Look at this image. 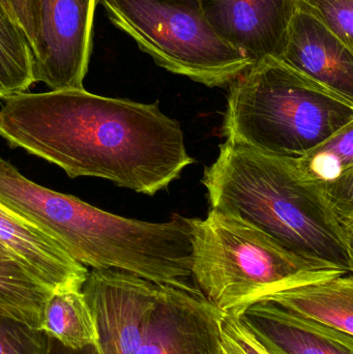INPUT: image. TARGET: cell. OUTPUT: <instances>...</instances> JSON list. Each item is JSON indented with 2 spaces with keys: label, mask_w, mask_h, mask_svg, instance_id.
<instances>
[{
  "label": "cell",
  "mask_w": 353,
  "mask_h": 354,
  "mask_svg": "<svg viewBox=\"0 0 353 354\" xmlns=\"http://www.w3.org/2000/svg\"><path fill=\"white\" fill-rule=\"evenodd\" d=\"M0 137L61 168L70 178L107 179L155 196L194 163L178 120L159 103L85 89L22 93L0 109Z\"/></svg>",
  "instance_id": "1"
},
{
  "label": "cell",
  "mask_w": 353,
  "mask_h": 354,
  "mask_svg": "<svg viewBox=\"0 0 353 354\" xmlns=\"http://www.w3.org/2000/svg\"><path fill=\"white\" fill-rule=\"evenodd\" d=\"M0 204L51 235L83 266L200 293L192 276L188 218L151 223L116 216L29 180L1 158Z\"/></svg>",
  "instance_id": "2"
},
{
  "label": "cell",
  "mask_w": 353,
  "mask_h": 354,
  "mask_svg": "<svg viewBox=\"0 0 353 354\" xmlns=\"http://www.w3.org/2000/svg\"><path fill=\"white\" fill-rule=\"evenodd\" d=\"M201 183L211 209L238 216L298 255L353 272V223L296 158L226 140Z\"/></svg>",
  "instance_id": "3"
},
{
  "label": "cell",
  "mask_w": 353,
  "mask_h": 354,
  "mask_svg": "<svg viewBox=\"0 0 353 354\" xmlns=\"http://www.w3.org/2000/svg\"><path fill=\"white\" fill-rule=\"evenodd\" d=\"M353 122V102L278 58L230 84L222 136L278 157L300 158Z\"/></svg>",
  "instance_id": "4"
},
{
  "label": "cell",
  "mask_w": 353,
  "mask_h": 354,
  "mask_svg": "<svg viewBox=\"0 0 353 354\" xmlns=\"http://www.w3.org/2000/svg\"><path fill=\"white\" fill-rule=\"evenodd\" d=\"M188 223L195 284L224 313L238 316L281 291L352 274L294 253L234 214L209 209Z\"/></svg>",
  "instance_id": "5"
},
{
  "label": "cell",
  "mask_w": 353,
  "mask_h": 354,
  "mask_svg": "<svg viewBox=\"0 0 353 354\" xmlns=\"http://www.w3.org/2000/svg\"><path fill=\"white\" fill-rule=\"evenodd\" d=\"M158 66L207 87L230 85L252 62L215 32L198 0H99Z\"/></svg>",
  "instance_id": "6"
},
{
  "label": "cell",
  "mask_w": 353,
  "mask_h": 354,
  "mask_svg": "<svg viewBox=\"0 0 353 354\" xmlns=\"http://www.w3.org/2000/svg\"><path fill=\"white\" fill-rule=\"evenodd\" d=\"M99 0H39L35 82L52 91L84 89Z\"/></svg>",
  "instance_id": "7"
},
{
  "label": "cell",
  "mask_w": 353,
  "mask_h": 354,
  "mask_svg": "<svg viewBox=\"0 0 353 354\" xmlns=\"http://www.w3.org/2000/svg\"><path fill=\"white\" fill-rule=\"evenodd\" d=\"M160 286L124 270L88 272L81 290L95 315L99 354H137Z\"/></svg>",
  "instance_id": "8"
},
{
  "label": "cell",
  "mask_w": 353,
  "mask_h": 354,
  "mask_svg": "<svg viewBox=\"0 0 353 354\" xmlns=\"http://www.w3.org/2000/svg\"><path fill=\"white\" fill-rule=\"evenodd\" d=\"M223 314L202 293L161 285L137 354H223Z\"/></svg>",
  "instance_id": "9"
},
{
  "label": "cell",
  "mask_w": 353,
  "mask_h": 354,
  "mask_svg": "<svg viewBox=\"0 0 353 354\" xmlns=\"http://www.w3.org/2000/svg\"><path fill=\"white\" fill-rule=\"evenodd\" d=\"M203 16L251 62L279 59L298 0H198Z\"/></svg>",
  "instance_id": "10"
},
{
  "label": "cell",
  "mask_w": 353,
  "mask_h": 354,
  "mask_svg": "<svg viewBox=\"0 0 353 354\" xmlns=\"http://www.w3.org/2000/svg\"><path fill=\"white\" fill-rule=\"evenodd\" d=\"M279 59L353 102V49L298 4Z\"/></svg>",
  "instance_id": "11"
},
{
  "label": "cell",
  "mask_w": 353,
  "mask_h": 354,
  "mask_svg": "<svg viewBox=\"0 0 353 354\" xmlns=\"http://www.w3.org/2000/svg\"><path fill=\"white\" fill-rule=\"evenodd\" d=\"M238 317L271 354H353V336L269 301L251 305Z\"/></svg>",
  "instance_id": "12"
},
{
  "label": "cell",
  "mask_w": 353,
  "mask_h": 354,
  "mask_svg": "<svg viewBox=\"0 0 353 354\" xmlns=\"http://www.w3.org/2000/svg\"><path fill=\"white\" fill-rule=\"evenodd\" d=\"M0 243L52 291L82 288L88 270L51 235L0 204Z\"/></svg>",
  "instance_id": "13"
},
{
  "label": "cell",
  "mask_w": 353,
  "mask_h": 354,
  "mask_svg": "<svg viewBox=\"0 0 353 354\" xmlns=\"http://www.w3.org/2000/svg\"><path fill=\"white\" fill-rule=\"evenodd\" d=\"M327 328L353 336V277L342 274L276 293L265 301Z\"/></svg>",
  "instance_id": "14"
},
{
  "label": "cell",
  "mask_w": 353,
  "mask_h": 354,
  "mask_svg": "<svg viewBox=\"0 0 353 354\" xmlns=\"http://www.w3.org/2000/svg\"><path fill=\"white\" fill-rule=\"evenodd\" d=\"M296 159L302 171L353 223V122Z\"/></svg>",
  "instance_id": "15"
},
{
  "label": "cell",
  "mask_w": 353,
  "mask_h": 354,
  "mask_svg": "<svg viewBox=\"0 0 353 354\" xmlns=\"http://www.w3.org/2000/svg\"><path fill=\"white\" fill-rule=\"evenodd\" d=\"M41 330L70 348L97 345L95 315L77 287L52 291L44 306Z\"/></svg>",
  "instance_id": "16"
},
{
  "label": "cell",
  "mask_w": 353,
  "mask_h": 354,
  "mask_svg": "<svg viewBox=\"0 0 353 354\" xmlns=\"http://www.w3.org/2000/svg\"><path fill=\"white\" fill-rule=\"evenodd\" d=\"M51 292L0 243V315L41 330L44 306Z\"/></svg>",
  "instance_id": "17"
},
{
  "label": "cell",
  "mask_w": 353,
  "mask_h": 354,
  "mask_svg": "<svg viewBox=\"0 0 353 354\" xmlns=\"http://www.w3.org/2000/svg\"><path fill=\"white\" fill-rule=\"evenodd\" d=\"M33 83L30 44L14 15L0 2V97L26 93Z\"/></svg>",
  "instance_id": "18"
},
{
  "label": "cell",
  "mask_w": 353,
  "mask_h": 354,
  "mask_svg": "<svg viewBox=\"0 0 353 354\" xmlns=\"http://www.w3.org/2000/svg\"><path fill=\"white\" fill-rule=\"evenodd\" d=\"M298 4L353 49V0H298Z\"/></svg>",
  "instance_id": "19"
},
{
  "label": "cell",
  "mask_w": 353,
  "mask_h": 354,
  "mask_svg": "<svg viewBox=\"0 0 353 354\" xmlns=\"http://www.w3.org/2000/svg\"><path fill=\"white\" fill-rule=\"evenodd\" d=\"M47 340L43 330L0 315V354H46Z\"/></svg>",
  "instance_id": "20"
},
{
  "label": "cell",
  "mask_w": 353,
  "mask_h": 354,
  "mask_svg": "<svg viewBox=\"0 0 353 354\" xmlns=\"http://www.w3.org/2000/svg\"><path fill=\"white\" fill-rule=\"evenodd\" d=\"M221 343L223 354H271L233 314L222 316Z\"/></svg>",
  "instance_id": "21"
},
{
  "label": "cell",
  "mask_w": 353,
  "mask_h": 354,
  "mask_svg": "<svg viewBox=\"0 0 353 354\" xmlns=\"http://www.w3.org/2000/svg\"><path fill=\"white\" fill-rule=\"evenodd\" d=\"M17 22L24 31L31 50L37 41L39 0H8Z\"/></svg>",
  "instance_id": "22"
},
{
  "label": "cell",
  "mask_w": 353,
  "mask_h": 354,
  "mask_svg": "<svg viewBox=\"0 0 353 354\" xmlns=\"http://www.w3.org/2000/svg\"><path fill=\"white\" fill-rule=\"evenodd\" d=\"M46 354H99V351L97 345H89L81 349L70 348L55 339L48 337Z\"/></svg>",
  "instance_id": "23"
},
{
  "label": "cell",
  "mask_w": 353,
  "mask_h": 354,
  "mask_svg": "<svg viewBox=\"0 0 353 354\" xmlns=\"http://www.w3.org/2000/svg\"><path fill=\"white\" fill-rule=\"evenodd\" d=\"M0 2H1L2 4H3L4 8H6V10H10V12H12V10H10V3H8V0H0ZM14 15V14H12ZM15 17V16H14Z\"/></svg>",
  "instance_id": "24"
}]
</instances>
